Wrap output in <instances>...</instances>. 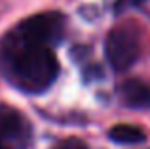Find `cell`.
Masks as SVG:
<instances>
[{
	"label": "cell",
	"mask_w": 150,
	"mask_h": 149,
	"mask_svg": "<svg viewBox=\"0 0 150 149\" xmlns=\"http://www.w3.org/2000/svg\"><path fill=\"white\" fill-rule=\"evenodd\" d=\"M4 59L8 77L23 92H42L53 84L59 63L50 46L29 44L13 34L4 40Z\"/></svg>",
	"instance_id": "1"
},
{
	"label": "cell",
	"mask_w": 150,
	"mask_h": 149,
	"mask_svg": "<svg viewBox=\"0 0 150 149\" xmlns=\"http://www.w3.org/2000/svg\"><path fill=\"white\" fill-rule=\"evenodd\" d=\"M63 27H65L63 15H59L57 11H48L21 21L11 34L29 44L50 46L63 37Z\"/></svg>",
	"instance_id": "2"
},
{
	"label": "cell",
	"mask_w": 150,
	"mask_h": 149,
	"mask_svg": "<svg viewBox=\"0 0 150 149\" xmlns=\"http://www.w3.org/2000/svg\"><path fill=\"white\" fill-rule=\"evenodd\" d=\"M141 52L139 44V34L133 27L129 25H120L114 27L106 37L105 44V54L108 63L116 71H125L137 61Z\"/></svg>",
	"instance_id": "3"
},
{
	"label": "cell",
	"mask_w": 150,
	"mask_h": 149,
	"mask_svg": "<svg viewBox=\"0 0 150 149\" xmlns=\"http://www.w3.org/2000/svg\"><path fill=\"white\" fill-rule=\"evenodd\" d=\"M29 140V126L25 119L15 109L0 107V145L4 147H21Z\"/></svg>",
	"instance_id": "4"
},
{
	"label": "cell",
	"mask_w": 150,
	"mask_h": 149,
	"mask_svg": "<svg viewBox=\"0 0 150 149\" xmlns=\"http://www.w3.org/2000/svg\"><path fill=\"white\" fill-rule=\"evenodd\" d=\"M120 96L129 107H144L150 103V86L143 80L129 78L120 86Z\"/></svg>",
	"instance_id": "5"
},
{
	"label": "cell",
	"mask_w": 150,
	"mask_h": 149,
	"mask_svg": "<svg viewBox=\"0 0 150 149\" xmlns=\"http://www.w3.org/2000/svg\"><path fill=\"white\" fill-rule=\"evenodd\" d=\"M110 140L116 143H124V145H131V143H139L144 140V132L139 126L133 124H116L110 128L108 132Z\"/></svg>",
	"instance_id": "6"
},
{
	"label": "cell",
	"mask_w": 150,
	"mask_h": 149,
	"mask_svg": "<svg viewBox=\"0 0 150 149\" xmlns=\"http://www.w3.org/2000/svg\"><path fill=\"white\" fill-rule=\"evenodd\" d=\"M55 149H88L86 143L82 140H76V138H70V140H65L63 143H59Z\"/></svg>",
	"instance_id": "7"
},
{
	"label": "cell",
	"mask_w": 150,
	"mask_h": 149,
	"mask_svg": "<svg viewBox=\"0 0 150 149\" xmlns=\"http://www.w3.org/2000/svg\"><path fill=\"white\" fill-rule=\"evenodd\" d=\"M146 2V0H120V4H118V8L122 6H139V4Z\"/></svg>",
	"instance_id": "8"
},
{
	"label": "cell",
	"mask_w": 150,
	"mask_h": 149,
	"mask_svg": "<svg viewBox=\"0 0 150 149\" xmlns=\"http://www.w3.org/2000/svg\"><path fill=\"white\" fill-rule=\"evenodd\" d=\"M0 149H2V145H0Z\"/></svg>",
	"instance_id": "9"
}]
</instances>
